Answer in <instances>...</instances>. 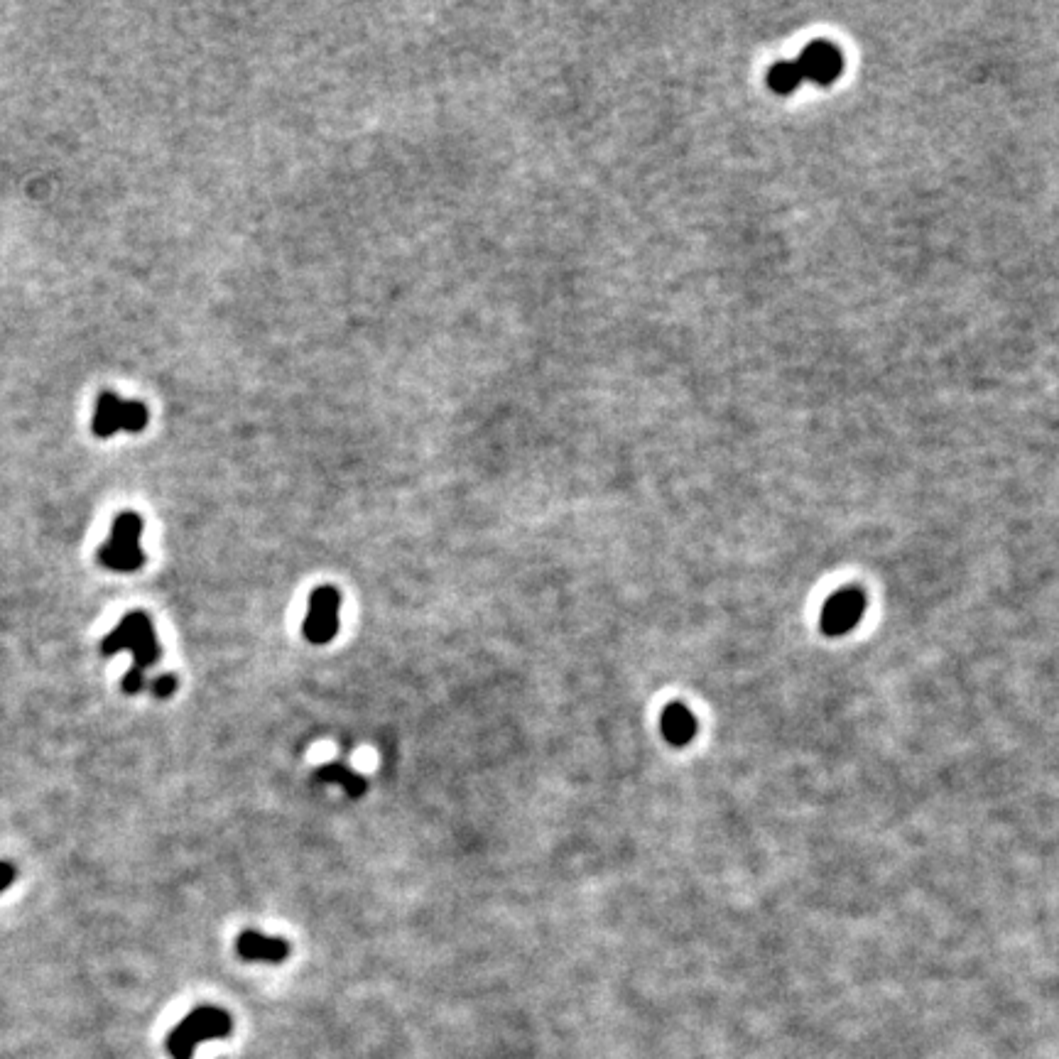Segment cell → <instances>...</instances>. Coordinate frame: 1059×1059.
Segmentation results:
<instances>
[{"instance_id":"cell-1","label":"cell","mask_w":1059,"mask_h":1059,"mask_svg":"<svg viewBox=\"0 0 1059 1059\" xmlns=\"http://www.w3.org/2000/svg\"><path fill=\"white\" fill-rule=\"evenodd\" d=\"M121 650L133 653V667H130L128 675L123 677V692L126 694L143 692V689L148 687V682H145V672H148V667L155 665L162 655L160 640H157L155 628H152L148 613H143V611L128 613V616L123 618V621L118 623V626L113 628L106 638H103V643H101L103 655L111 657V655L121 653Z\"/></svg>"},{"instance_id":"cell-2","label":"cell","mask_w":1059,"mask_h":1059,"mask_svg":"<svg viewBox=\"0 0 1059 1059\" xmlns=\"http://www.w3.org/2000/svg\"><path fill=\"white\" fill-rule=\"evenodd\" d=\"M233 1030V1020L226 1010L214 1006L194 1008L172 1033L167 1035V1052L172 1059H192L194 1050L206 1040H219Z\"/></svg>"},{"instance_id":"cell-3","label":"cell","mask_w":1059,"mask_h":1059,"mask_svg":"<svg viewBox=\"0 0 1059 1059\" xmlns=\"http://www.w3.org/2000/svg\"><path fill=\"white\" fill-rule=\"evenodd\" d=\"M143 537V518L133 510L116 515L111 528V537L99 550V562L111 572L130 574L138 572L145 564V552L140 545Z\"/></svg>"},{"instance_id":"cell-4","label":"cell","mask_w":1059,"mask_h":1059,"mask_svg":"<svg viewBox=\"0 0 1059 1059\" xmlns=\"http://www.w3.org/2000/svg\"><path fill=\"white\" fill-rule=\"evenodd\" d=\"M148 407L138 400H121L113 390H103L96 400L94 420H91V432L99 439H108L118 429L128 432H143L148 425Z\"/></svg>"},{"instance_id":"cell-5","label":"cell","mask_w":1059,"mask_h":1059,"mask_svg":"<svg viewBox=\"0 0 1059 1059\" xmlns=\"http://www.w3.org/2000/svg\"><path fill=\"white\" fill-rule=\"evenodd\" d=\"M339 611H341V594L336 586H317L309 594L307 616H304L302 633L309 643L327 645L339 633Z\"/></svg>"},{"instance_id":"cell-6","label":"cell","mask_w":1059,"mask_h":1059,"mask_svg":"<svg viewBox=\"0 0 1059 1059\" xmlns=\"http://www.w3.org/2000/svg\"><path fill=\"white\" fill-rule=\"evenodd\" d=\"M795 62L797 67H800L802 79L812 81V84L817 86H832L834 81L839 79L841 69H844V57H841V52L836 50L832 42L824 40L809 42Z\"/></svg>"},{"instance_id":"cell-7","label":"cell","mask_w":1059,"mask_h":1059,"mask_svg":"<svg viewBox=\"0 0 1059 1059\" xmlns=\"http://www.w3.org/2000/svg\"><path fill=\"white\" fill-rule=\"evenodd\" d=\"M866 611V596L854 589L836 591L822 611V631L829 635L849 633Z\"/></svg>"},{"instance_id":"cell-8","label":"cell","mask_w":1059,"mask_h":1059,"mask_svg":"<svg viewBox=\"0 0 1059 1059\" xmlns=\"http://www.w3.org/2000/svg\"><path fill=\"white\" fill-rule=\"evenodd\" d=\"M236 954L243 961L282 964V961L290 957V944L282 937H268V934L246 930L236 939Z\"/></svg>"},{"instance_id":"cell-9","label":"cell","mask_w":1059,"mask_h":1059,"mask_svg":"<svg viewBox=\"0 0 1059 1059\" xmlns=\"http://www.w3.org/2000/svg\"><path fill=\"white\" fill-rule=\"evenodd\" d=\"M660 726L662 736H665L672 746H687L694 738V733H697V719H694V714L684 704L665 706Z\"/></svg>"},{"instance_id":"cell-10","label":"cell","mask_w":1059,"mask_h":1059,"mask_svg":"<svg viewBox=\"0 0 1059 1059\" xmlns=\"http://www.w3.org/2000/svg\"><path fill=\"white\" fill-rule=\"evenodd\" d=\"M314 780L344 787V792L349 797H361L366 795L368 790L366 778H363L361 773H356V770H351L346 763H339V760H329V763L319 765V768L314 770Z\"/></svg>"},{"instance_id":"cell-11","label":"cell","mask_w":1059,"mask_h":1059,"mask_svg":"<svg viewBox=\"0 0 1059 1059\" xmlns=\"http://www.w3.org/2000/svg\"><path fill=\"white\" fill-rule=\"evenodd\" d=\"M802 72L800 67H797L795 59H787V62H778L770 67L768 72V86L770 89L775 91V94L780 96H787L792 94V91L797 89V86L802 84Z\"/></svg>"},{"instance_id":"cell-12","label":"cell","mask_w":1059,"mask_h":1059,"mask_svg":"<svg viewBox=\"0 0 1059 1059\" xmlns=\"http://www.w3.org/2000/svg\"><path fill=\"white\" fill-rule=\"evenodd\" d=\"M152 694L157 699H170L177 692V677L175 675H160L150 682Z\"/></svg>"},{"instance_id":"cell-13","label":"cell","mask_w":1059,"mask_h":1059,"mask_svg":"<svg viewBox=\"0 0 1059 1059\" xmlns=\"http://www.w3.org/2000/svg\"><path fill=\"white\" fill-rule=\"evenodd\" d=\"M15 876H18V871H15L13 863L0 861V893H5L15 883Z\"/></svg>"}]
</instances>
